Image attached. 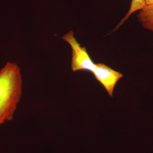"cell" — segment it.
Here are the masks:
<instances>
[{
  "mask_svg": "<svg viewBox=\"0 0 153 153\" xmlns=\"http://www.w3.org/2000/svg\"><path fill=\"white\" fill-rule=\"evenodd\" d=\"M21 69L8 62L0 70V125L13 120L22 95Z\"/></svg>",
  "mask_w": 153,
  "mask_h": 153,
  "instance_id": "1",
  "label": "cell"
},
{
  "mask_svg": "<svg viewBox=\"0 0 153 153\" xmlns=\"http://www.w3.org/2000/svg\"><path fill=\"white\" fill-rule=\"evenodd\" d=\"M68 42L72 49L71 68L73 71L85 70L93 73L96 68V63L88 55L86 48L81 47L74 37V33L70 31L62 37Z\"/></svg>",
  "mask_w": 153,
  "mask_h": 153,
  "instance_id": "2",
  "label": "cell"
},
{
  "mask_svg": "<svg viewBox=\"0 0 153 153\" xmlns=\"http://www.w3.org/2000/svg\"><path fill=\"white\" fill-rule=\"evenodd\" d=\"M97 80L101 83L108 95L113 96L115 86L120 79L123 76L122 74L102 63H96V68L93 73Z\"/></svg>",
  "mask_w": 153,
  "mask_h": 153,
  "instance_id": "3",
  "label": "cell"
},
{
  "mask_svg": "<svg viewBox=\"0 0 153 153\" xmlns=\"http://www.w3.org/2000/svg\"><path fill=\"white\" fill-rule=\"evenodd\" d=\"M137 18L144 28L153 32V4L140 10Z\"/></svg>",
  "mask_w": 153,
  "mask_h": 153,
  "instance_id": "4",
  "label": "cell"
},
{
  "mask_svg": "<svg viewBox=\"0 0 153 153\" xmlns=\"http://www.w3.org/2000/svg\"><path fill=\"white\" fill-rule=\"evenodd\" d=\"M146 6L145 0H131L130 8L128 12L126 15L124 17L123 19L121 21L120 23L116 27L113 31H115L116 30H117L118 28L120 27L132 14L133 13L136 11L142 10Z\"/></svg>",
  "mask_w": 153,
  "mask_h": 153,
  "instance_id": "5",
  "label": "cell"
},
{
  "mask_svg": "<svg viewBox=\"0 0 153 153\" xmlns=\"http://www.w3.org/2000/svg\"><path fill=\"white\" fill-rule=\"evenodd\" d=\"M145 1L147 6L153 4V0H145Z\"/></svg>",
  "mask_w": 153,
  "mask_h": 153,
  "instance_id": "6",
  "label": "cell"
}]
</instances>
